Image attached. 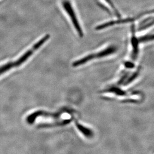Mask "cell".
Masks as SVG:
<instances>
[{
	"mask_svg": "<svg viewBox=\"0 0 154 154\" xmlns=\"http://www.w3.org/2000/svg\"><path fill=\"white\" fill-rule=\"evenodd\" d=\"M117 51V48L115 46H110L106 49L101 51L100 52L96 54H91L87 55L83 58L75 61L72 63V67H78L80 66L83 65L88 62L98 58H101L111 55L115 53Z\"/></svg>",
	"mask_w": 154,
	"mask_h": 154,
	"instance_id": "6da1fadb",
	"label": "cell"
},
{
	"mask_svg": "<svg viewBox=\"0 0 154 154\" xmlns=\"http://www.w3.org/2000/svg\"><path fill=\"white\" fill-rule=\"evenodd\" d=\"M104 92H110L114 94L117 96H123L126 95V92L122 90L121 89H119L117 87L110 88L109 89H107L106 90L104 91Z\"/></svg>",
	"mask_w": 154,
	"mask_h": 154,
	"instance_id": "52a82bcc",
	"label": "cell"
},
{
	"mask_svg": "<svg viewBox=\"0 0 154 154\" xmlns=\"http://www.w3.org/2000/svg\"><path fill=\"white\" fill-rule=\"evenodd\" d=\"M76 127L79 131V132H81L83 135L88 138H92L94 136V132L93 131L89 128L83 126L82 125L80 124L78 122H76L75 123Z\"/></svg>",
	"mask_w": 154,
	"mask_h": 154,
	"instance_id": "277c9868",
	"label": "cell"
},
{
	"mask_svg": "<svg viewBox=\"0 0 154 154\" xmlns=\"http://www.w3.org/2000/svg\"><path fill=\"white\" fill-rule=\"evenodd\" d=\"M50 38V35H46L42 38H41L38 42L35 43L30 50H28L25 53L23 54L16 61L14 62L15 64V67H19L23 63L26 62L29 58H30V57L33 55L34 53L38 50L39 48L43 46V45L46 43Z\"/></svg>",
	"mask_w": 154,
	"mask_h": 154,
	"instance_id": "3957f363",
	"label": "cell"
},
{
	"mask_svg": "<svg viewBox=\"0 0 154 154\" xmlns=\"http://www.w3.org/2000/svg\"><path fill=\"white\" fill-rule=\"evenodd\" d=\"M134 26H132V36L131 38V42H132V46L133 47V54L134 56H136L138 53V44L139 41L138 38L136 37L135 35V29H134Z\"/></svg>",
	"mask_w": 154,
	"mask_h": 154,
	"instance_id": "5b68a950",
	"label": "cell"
},
{
	"mask_svg": "<svg viewBox=\"0 0 154 154\" xmlns=\"http://www.w3.org/2000/svg\"><path fill=\"white\" fill-rule=\"evenodd\" d=\"M125 66L127 68H132L134 67V65L131 62H127L125 63Z\"/></svg>",
	"mask_w": 154,
	"mask_h": 154,
	"instance_id": "30bf717a",
	"label": "cell"
},
{
	"mask_svg": "<svg viewBox=\"0 0 154 154\" xmlns=\"http://www.w3.org/2000/svg\"><path fill=\"white\" fill-rule=\"evenodd\" d=\"M139 70L140 69L137 71L135 72V73H134L133 75H132L131 77L128 80V81H127V82H126V85L129 84L130 83H131L132 81H133L134 80H135V79L136 78L137 76H138V75H139Z\"/></svg>",
	"mask_w": 154,
	"mask_h": 154,
	"instance_id": "9c48e42d",
	"label": "cell"
},
{
	"mask_svg": "<svg viewBox=\"0 0 154 154\" xmlns=\"http://www.w3.org/2000/svg\"><path fill=\"white\" fill-rule=\"evenodd\" d=\"M154 40V34L149 35L146 36H143L142 37L138 38L139 42H147L151 41Z\"/></svg>",
	"mask_w": 154,
	"mask_h": 154,
	"instance_id": "ba28073f",
	"label": "cell"
},
{
	"mask_svg": "<svg viewBox=\"0 0 154 154\" xmlns=\"http://www.w3.org/2000/svg\"><path fill=\"white\" fill-rule=\"evenodd\" d=\"M62 4L64 10L65 11L66 13L70 17V19L73 24L74 27L77 31L79 36H80V37H83L84 36L83 30L81 26H80V23L77 18L76 12L75 11L71 2L69 0H63Z\"/></svg>",
	"mask_w": 154,
	"mask_h": 154,
	"instance_id": "7a4b0ae2",
	"label": "cell"
},
{
	"mask_svg": "<svg viewBox=\"0 0 154 154\" xmlns=\"http://www.w3.org/2000/svg\"><path fill=\"white\" fill-rule=\"evenodd\" d=\"M14 67H15V66L14 62H9L0 66V76L9 71Z\"/></svg>",
	"mask_w": 154,
	"mask_h": 154,
	"instance_id": "8992f818",
	"label": "cell"
}]
</instances>
